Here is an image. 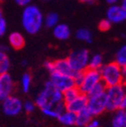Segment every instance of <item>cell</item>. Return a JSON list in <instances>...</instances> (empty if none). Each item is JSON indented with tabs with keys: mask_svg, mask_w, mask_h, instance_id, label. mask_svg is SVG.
<instances>
[{
	"mask_svg": "<svg viewBox=\"0 0 126 127\" xmlns=\"http://www.w3.org/2000/svg\"><path fill=\"white\" fill-rule=\"evenodd\" d=\"M43 23V16L39 8L35 5L25 6L22 12V25L30 34L38 32Z\"/></svg>",
	"mask_w": 126,
	"mask_h": 127,
	"instance_id": "1",
	"label": "cell"
},
{
	"mask_svg": "<svg viewBox=\"0 0 126 127\" xmlns=\"http://www.w3.org/2000/svg\"><path fill=\"white\" fill-rule=\"evenodd\" d=\"M62 100V93L52 84V82H49L45 84V89L39 94L35 103L41 110H51L55 104Z\"/></svg>",
	"mask_w": 126,
	"mask_h": 127,
	"instance_id": "2",
	"label": "cell"
},
{
	"mask_svg": "<svg viewBox=\"0 0 126 127\" xmlns=\"http://www.w3.org/2000/svg\"><path fill=\"white\" fill-rule=\"evenodd\" d=\"M101 80L105 82L107 87H112L117 84H124V75L121 74V67L116 62L109 63L102 68L100 72Z\"/></svg>",
	"mask_w": 126,
	"mask_h": 127,
	"instance_id": "3",
	"label": "cell"
},
{
	"mask_svg": "<svg viewBox=\"0 0 126 127\" xmlns=\"http://www.w3.org/2000/svg\"><path fill=\"white\" fill-rule=\"evenodd\" d=\"M125 84H117L108 88L107 94V103L106 110L107 111H115L118 109L121 101L125 98Z\"/></svg>",
	"mask_w": 126,
	"mask_h": 127,
	"instance_id": "4",
	"label": "cell"
},
{
	"mask_svg": "<svg viewBox=\"0 0 126 127\" xmlns=\"http://www.w3.org/2000/svg\"><path fill=\"white\" fill-rule=\"evenodd\" d=\"M101 80V75L99 70H90L85 68L84 69V78L81 85L78 87L82 94H87L94 85H96Z\"/></svg>",
	"mask_w": 126,
	"mask_h": 127,
	"instance_id": "5",
	"label": "cell"
},
{
	"mask_svg": "<svg viewBox=\"0 0 126 127\" xmlns=\"http://www.w3.org/2000/svg\"><path fill=\"white\" fill-rule=\"evenodd\" d=\"M89 58V52L87 50H79L73 52L67 59L70 67L74 71H82L86 68Z\"/></svg>",
	"mask_w": 126,
	"mask_h": 127,
	"instance_id": "6",
	"label": "cell"
},
{
	"mask_svg": "<svg viewBox=\"0 0 126 127\" xmlns=\"http://www.w3.org/2000/svg\"><path fill=\"white\" fill-rule=\"evenodd\" d=\"M106 103H107V94L104 92L95 97L89 98L87 108L92 115H99L105 111Z\"/></svg>",
	"mask_w": 126,
	"mask_h": 127,
	"instance_id": "7",
	"label": "cell"
},
{
	"mask_svg": "<svg viewBox=\"0 0 126 127\" xmlns=\"http://www.w3.org/2000/svg\"><path fill=\"white\" fill-rule=\"evenodd\" d=\"M52 84L60 91V92H64L70 88L75 87V81L72 77L69 76H64L58 73H52Z\"/></svg>",
	"mask_w": 126,
	"mask_h": 127,
	"instance_id": "8",
	"label": "cell"
},
{
	"mask_svg": "<svg viewBox=\"0 0 126 127\" xmlns=\"http://www.w3.org/2000/svg\"><path fill=\"white\" fill-rule=\"evenodd\" d=\"M126 18V9L122 8L120 5L113 4L107 10V19L110 22L119 23L124 21Z\"/></svg>",
	"mask_w": 126,
	"mask_h": 127,
	"instance_id": "9",
	"label": "cell"
},
{
	"mask_svg": "<svg viewBox=\"0 0 126 127\" xmlns=\"http://www.w3.org/2000/svg\"><path fill=\"white\" fill-rule=\"evenodd\" d=\"M3 110L7 115H16L21 111V102L19 99L8 96L4 99Z\"/></svg>",
	"mask_w": 126,
	"mask_h": 127,
	"instance_id": "10",
	"label": "cell"
},
{
	"mask_svg": "<svg viewBox=\"0 0 126 127\" xmlns=\"http://www.w3.org/2000/svg\"><path fill=\"white\" fill-rule=\"evenodd\" d=\"M88 100H89V98L87 97L86 94H81V95H79L76 99H74L73 101L65 104L66 109L69 111V112L79 113L81 110H83L84 108L87 107Z\"/></svg>",
	"mask_w": 126,
	"mask_h": 127,
	"instance_id": "11",
	"label": "cell"
},
{
	"mask_svg": "<svg viewBox=\"0 0 126 127\" xmlns=\"http://www.w3.org/2000/svg\"><path fill=\"white\" fill-rule=\"evenodd\" d=\"M53 73H58V74H61V75H64V76H69V77H72L74 79V76H75V73L76 71H74L70 65H69V62L68 60H57V61H54V71Z\"/></svg>",
	"mask_w": 126,
	"mask_h": 127,
	"instance_id": "12",
	"label": "cell"
},
{
	"mask_svg": "<svg viewBox=\"0 0 126 127\" xmlns=\"http://www.w3.org/2000/svg\"><path fill=\"white\" fill-rule=\"evenodd\" d=\"M13 88L11 77L8 74L0 75V100H4L9 96Z\"/></svg>",
	"mask_w": 126,
	"mask_h": 127,
	"instance_id": "13",
	"label": "cell"
},
{
	"mask_svg": "<svg viewBox=\"0 0 126 127\" xmlns=\"http://www.w3.org/2000/svg\"><path fill=\"white\" fill-rule=\"evenodd\" d=\"M91 120H92V114L90 113V111L86 107L78 113L75 124L79 127H84V126H87L91 122Z\"/></svg>",
	"mask_w": 126,
	"mask_h": 127,
	"instance_id": "14",
	"label": "cell"
},
{
	"mask_svg": "<svg viewBox=\"0 0 126 127\" xmlns=\"http://www.w3.org/2000/svg\"><path fill=\"white\" fill-rule=\"evenodd\" d=\"M9 42L14 50H21L25 44V40L19 32H12L9 35Z\"/></svg>",
	"mask_w": 126,
	"mask_h": 127,
	"instance_id": "15",
	"label": "cell"
},
{
	"mask_svg": "<svg viewBox=\"0 0 126 127\" xmlns=\"http://www.w3.org/2000/svg\"><path fill=\"white\" fill-rule=\"evenodd\" d=\"M54 34L59 39H67L71 34L70 28L66 24H57L54 29Z\"/></svg>",
	"mask_w": 126,
	"mask_h": 127,
	"instance_id": "16",
	"label": "cell"
},
{
	"mask_svg": "<svg viewBox=\"0 0 126 127\" xmlns=\"http://www.w3.org/2000/svg\"><path fill=\"white\" fill-rule=\"evenodd\" d=\"M107 89H108V87L105 84V82L103 80H100L96 85L93 86V88L86 95H87L88 98H92V97H95V96H97V95H100V94L104 93Z\"/></svg>",
	"mask_w": 126,
	"mask_h": 127,
	"instance_id": "17",
	"label": "cell"
},
{
	"mask_svg": "<svg viewBox=\"0 0 126 127\" xmlns=\"http://www.w3.org/2000/svg\"><path fill=\"white\" fill-rule=\"evenodd\" d=\"M81 94L82 93L78 89V87L75 86L73 88H70V89L63 92V99H64V102L67 104V103L73 101L74 99H76L79 95H81Z\"/></svg>",
	"mask_w": 126,
	"mask_h": 127,
	"instance_id": "18",
	"label": "cell"
},
{
	"mask_svg": "<svg viewBox=\"0 0 126 127\" xmlns=\"http://www.w3.org/2000/svg\"><path fill=\"white\" fill-rule=\"evenodd\" d=\"M76 118H77L76 113L69 112V111L59 116V120L63 124H66V125H74L76 123Z\"/></svg>",
	"mask_w": 126,
	"mask_h": 127,
	"instance_id": "19",
	"label": "cell"
},
{
	"mask_svg": "<svg viewBox=\"0 0 126 127\" xmlns=\"http://www.w3.org/2000/svg\"><path fill=\"white\" fill-rule=\"evenodd\" d=\"M126 125V115L124 110H119L118 113L113 119L112 126L113 127H125Z\"/></svg>",
	"mask_w": 126,
	"mask_h": 127,
	"instance_id": "20",
	"label": "cell"
},
{
	"mask_svg": "<svg viewBox=\"0 0 126 127\" xmlns=\"http://www.w3.org/2000/svg\"><path fill=\"white\" fill-rule=\"evenodd\" d=\"M9 68V59L5 53L0 52V75L5 74Z\"/></svg>",
	"mask_w": 126,
	"mask_h": 127,
	"instance_id": "21",
	"label": "cell"
},
{
	"mask_svg": "<svg viewBox=\"0 0 126 127\" xmlns=\"http://www.w3.org/2000/svg\"><path fill=\"white\" fill-rule=\"evenodd\" d=\"M43 22H44L46 27H54L59 22V15L55 12H52V13L46 15V17L44 18Z\"/></svg>",
	"mask_w": 126,
	"mask_h": 127,
	"instance_id": "22",
	"label": "cell"
},
{
	"mask_svg": "<svg viewBox=\"0 0 126 127\" xmlns=\"http://www.w3.org/2000/svg\"><path fill=\"white\" fill-rule=\"evenodd\" d=\"M76 36H77V38L81 39V40H85L87 42H91V40H92V34L86 28L79 29L77 31V33H76Z\"/></svg>",
	"mask_w": 126,
	"mask_h": 127,
	"instance_id": "23",
	"label": "cell"
},
{
	"mask_svg": "<svg viewBox=\"0 0 126 127\" xmlns=\"http://www.w3.org/2000/svg\"><path fill=\"white\" fill-rule=\"evenodd\" d=\"M101 66H102V57L100 55H96L92 59L90 65L86 66V68L90 70H99Z\"/></svg>",
	"mask_w": 126,
	"mask_h": 127,
	"instance_id": "24",
	"label": "cell"
},
{
	"mask_svg": "<svg viewBox=\"0 0 126 127\" xmlns=\"http://www.w3.org/2000/svg\"><path fill=\"white\" fill-rule=\"evenodd\" d=\"M118 65L122 68H125L126 65V47L122 46L121 50H119V52L117 53V62Z\"/></svg>",
	"mask_w": 126,
	"mask_h": 127,
	"instance_id": "25",
	"label": "cell"
},
{
	"mask_svg": "<svg viewBox=\"0 0 126 127\" xmlns=\"http://www.w3.org/2000/svg\"><path fill=\"white\" fill-rule=\"evenodd\" d=\"M30 82H31V76L29 74H24L23 78H22V85H23V91L24 92L28 91Z\"/></svg>",
	"mask_w": 126,
	"mask_h": 127,
	"instance_id": "26",
	"label": "cell"
},
{
	"mask_svg": "<svg viewBox=\"0 0 126 127\" xmlns=\"http://www.w3.org/2000/svg\"><path fill=\"white\" fill-rule=\"evenodd\" d=\"M98 27L101 31H107V30H109L110 28H111V22H110L108 19H103V20L100 21Z\"/></svg>",
	"mask_w": 126,
	"mask_h": 127,
	"instance_id": "27",
	"label": "cell"
},
{
	"mask_svg": "<svg viewBox=\"0 0 126 127\" xmlns=\"http://www.w3.org/2000/svg\"><path fill=\"white\" fill-rule=\"evenodd\" d=\"M6 31V22H5V19L2 18L0 19V36H2Z\"/></svg>",
	"mask_w": 126,
	"mask_h": 127,
	"instance_id": "28",
	"label": "cell"
},
{
	"mask_svg": "<svg viewBox=\"0 0 126 127\" xmlns=\"http://www.w3.org/2000/svg\"><path fill=\"white\" fill-rule=\"evenodd\" d=\"M44 67L48 69L49 71H51V72L53 73V71H54V61H52V60L45 61V63H44Z\"/></svg>",
	"mask_w": 126,
	"mask_h": 127,
	"instance_id": "29",
	"label": "cell"
},
{
	"mask_svg": "<svg viewBox=\"0 0 126 127\" xmlns=\"http://www.w3.org/2000/svg\"><path fill=\"white\" fill-rule=\"evenodd\" d=\"M15 2H16L19 6H27L30 4V2L32 1V0H14Z\"/></svg>",
	"mask_w": 126,
	"mask_h": 127,
	"instance_id": "30",
	"label": "cell"
},
{
	"mask_svg": "<svg viewBox=\"0 0 126 127\" xmlns=\"http://www.w3.org/2000/svg\"><path fill=\"white\" fill-rule=\"evenodd\" d=\"M25 110H26L27 113H31V112H32V111L34 110L33 104L30 103V102H26V104H25Z\"/></svg>",
	"mask_w": 126,
	"mask_h": 127,
	"instance_id": "31",
	"label": "cell"
},
{
	"mask_svg": "<svg viewBox=\"0 0 126 127\" xmlns=\"http://www.w3.org/2000/svg\"><path fill=\"white\" fill-rule=\"evenodd\" d=\"M43 111V113L46 114V115H50L52 117H56V118H59V114H57L55 111L53 110H42Z\"/></svg>",
	"mask_w": 126,
	"mask_h": 127,
	"instance_id": "32",
	"label": "cell"
},
{
	"mask_svg": "<svg viewBox=\"0 0 126 127\" xmlns=\"http://www.w3.org/2000/svg\"><path fill=\"white\" fill-rule=\"evenodd\" d=\"M91 127H98L99 126V122L98 121H93L91 124H89Z\"/></svg>",
	"mask_w": 126,
	"mask_h": 127,
	"instance_id": "33",
	"label": "cell"
},
{
	"mask_svg": "<svg viewBox=\"0 0 126 127\" xmlns=\"http://www.w3.org/2000/svg\"><path fill=\"white\" fill-rule=\"evenodd\" d=\"M107 1V3H109V4H111V5H113V4H115L118 0H106Z\"/></svg>",
	"mask_w": 126,
	"mask_h": 127,
	"instance_id": "34",
	"label": "cell"
},
{
	"mask_svg": "<svg viewBox=\"0 0 126 127\" xmlns=\"http://www.w3.org/2000/svg\"><path fill=\"white\" fill-rule=\"evenodd\" d=\"M79 1H81V2H85V3H92L94 0H79Z\"/></svg>",
	"mask_w": 126,
	"mask_h": 127,
	"instance_id": "35",
	"label": "cell"
},
{
	"mask_svg": "<svg viewBox=\"0 0 126 127\" xmlns=\"http://www.w3.org/2000/svg\"><path fill=\"white\" fill-rule=\"evenodd\" d=\"M121 7L126 9V0H122V4H121Z\"/></svg>",
	"mask_w": 126,
	"mask_h": 127,
	"instance_id": "36",
	"label": "cell"
},
{
	"mask_svg": "<svg viewBox=\"0 0 126 127\" xmlns=\"http://www.w3.org/2000/svg\"><path fill=\"white\" fill-rule=\"evenodd\" d=\"M3 18V16H2V9H1V7H0V19H2Z\"/></svg>",
	"mask_w": 126,
	"mask_h": 127,
	"instance_id": "37",
	"label": "cell"
},
{
	"mask_svg": "<svg viewBox=\"0 0 126 127\" xmlns=\"http://www.w3.org/2000/svg\"><path fill=\"white\" fill-rule=\"evenodd\" d=\"M87 127H91V126H90V125H89V124H88V125H87Z\"/></svg>",
	"mask_w": 126,
	"mask_h": 127,
	"instance_id": "38",
	"label": "cell"
},
{
	"mask_svg": "<svg viewBox=\"0 0 126 127\" xmlns=\"http://www.w3.org/2000/svg\"><path fill=\"white\" fill-rule=\"evenodd\" d=\"M2 1H3V0H0V2H2Z\"/></svg>",
	"mask_w": 126,
	"mask_h": 127,
	"instance_id": "39",
	"label": "cell"
}]
</instances>
